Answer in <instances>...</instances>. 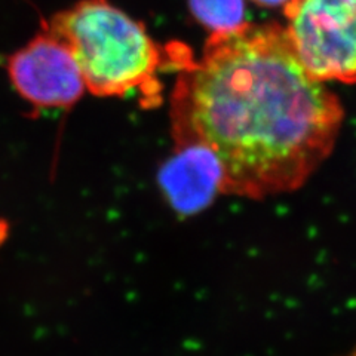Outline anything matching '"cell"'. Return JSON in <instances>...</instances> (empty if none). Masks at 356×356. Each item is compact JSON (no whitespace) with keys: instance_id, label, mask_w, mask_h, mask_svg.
I'll return each mask as SVG.
<instances>
[{"instance_id":"3","label":"cell","mask_w":356,"mask_h":356,"mask_svg":"<svg viewBox=\"0 0 356 356\" xmlns=\"http://www.w3.org/2000/svg\"><path fill=\"white\" fill-rule=\"evenodd\" d=\"M286 38L319 82H356V0H288Z\"/></svg>"},{"instance_id":"7","label":"cell","mask_w":356,"mask_h":356,"mask_svg":"<svg viewBox=\"0 0 356 356\" xmlns=\"http://www.w3.org/2000/svg\"><path fill=\"white\" fill-rule=\"evenodd\" d=\"M254 2L263 6H280V5H285L288 0H254Z\"/></svg>"},{"instance_id":"4","label":"cell","mask_w":356,"mask_h":356,"mask_svg":"<svg viewBox=\"0 0 356 356\" xmlns=\"http://www.w3.org/2000/svg\"><path fill=\"white\" fill-rule=\"evenodd\" d=\"M8 74L15 91L42 108L72 107L86 91L69 44L48 29L9 58Z\"/></svg>"},{"instance_id":"5","label":"cell","mask_w":356,"mask_h":356,"mask_svg":"<svg viewBox=\"0 0 356 356\" xmlns=\"http://www.w3.org/2000/svg\"><path fill=\"white\" fill-rule=\"evenodd\" d=\"M221 171L214 154L197 144L177 146L159 171V184L178 214H196L220 193Z\"/></svg>"},{"instance_id":"1","label":"cell","mask_w":356,"mask_h":356,"mask_svg":"<svg viewBox=\"0 0 356 356\" xmlns=\"http://www.w3.org/2000/svg\"><path fill=\"white\" fill-rule=\"evenodd\" d=\"M177 146L220 165V193L251 199L302 187L331 154L339 98L314 79L276 22L213 33L200 61L178 70L171 98Z\"/></svg>"},{"instance_id":"2","label":"cell","mask_w":356,"mask_h":356,"mask_svg":"<svg viewBox=\"0 0 356 356\" xmlns=\"http://www.w3.org/2000/svg\"><path fill=\"white\" fill-rule=\"evenodd\" d=\"M48 30L69 44L86 91L98 97L140 91L146 106L161 103L158 72L172 69V49L161 48L141 22L110 0H81L55 15Z\"/></svg>"},{"instance_id":"6","label":"cell","mask_w":356,"mask_h":356,"mask_svg":"<svg viewBox=\"0 0 356 356\" xmlns=\"http://www.w3.org/2000/svg\"><path fill=\"white\" fill-rule=\"evenodd\" d=\"M188 5L195 18L213 33L235 30L245 22L243 0H188Z\"/></svg>"}]
</instances>
